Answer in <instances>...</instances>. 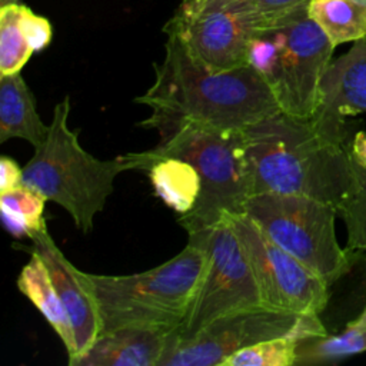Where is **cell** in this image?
I'll return each mask as SVG.
<instances>
[{
  "label": "cell",
  "instance_id": "obj_1",
  "mask_svg": "<svg viewBox=\"0 0 366 366\" xmlns=\"http://www.w3.org/2000/svg\"><path fill=\"white\" fill-rule=\"evenodd\" d=\"M136 102L152 109L140 126L157 130L160 142L186 126L246 129L280 112L269 86L252 66L210 71L174 34H167L154 83Z\"/></svg>",
  "mask_w": 366,
  "mask_h": 366
},
{
  "label": "cell",
  "instance_id": "obj_2",
  "mask_svg": "<svg viewBox=\"0 0 366 366\" xmlns=\"http://www.w3.org/2000/svg\"><path fill=\"white\" fill-rule=\"evenodd\" d=\"M252 196L312 197L335 207L349 182V150L322 134L310 119L277 112L244 129Z\"/></svg>",
  "mask_w": 366,
  "mask_h": 366
},
{
  "label": "cell",
  "instance_id": "obj_3",
  "mask_svg": "<svg viewBox=\"0 0 366 366\" xmlns=\"http://www.w3.org/2000/svg\"><path fill=\"white\" fill-rule=\"evenodd\" d=\"M130 170H144L157 157H180L190 162L200 176V196L179 223L187 234L206 230L227 214L244 213L252 196L244 153V129L186 126L156 147L122 154Z\"/></svg>",
  "mask_w": 366,
  "mask_h": 366
},
{
  "label": "cell",
  "instance_id": "obj_4",
  "mask_svg": "<svg viewBox=\"0 0 366 366\" xmlns=\"http://www.w3.org/2000/svg\"><path fill=\"white\" fill-rule=\"evenodd\" d=\"M206 262L194 240L170 260L134 274H92L102 322L100 333L120 327L176 332L192 305Z\"/></svg>",
  "mask_w": 366,
  "mask_h": 366
},
{
  "label": "cell",
  "instance_id": "obj_5",
  "mask_svg": "<svg viewBox=\"0 0 366 366\" xmlns=\"http://www.w3.org/2000/svg\"><path fill=\"white\" fill-rule=\"evenodd\" d=\"M69 113L70 97L66 96L53 109L46 140L23 167V184L60 204L76 227L89 233L114 190L116 176L130 166L123 156L100 160L87 153L79 143V130L69 127Z\"/></svg>",
  "mask_w": 366,
  "mask_h": 366
},
{
  "label": "cell",
  "instance_id": "obj_6",
  "mask_svg": "<svg viewBox=\"0 0 366 366\" xmlns=\"http://www.w3.org/2000/svg\"><path fill=\"white\" fill-rule=\"evenodd\" d=\"M335 46L309 17L307 6L277 16L250 41L247 64L269 86L280 112L312 119Z\"/></svg>",
  "mask_w": 366,
  "mask_h": 366
},
{
  "label": "cell",
  "instance_id": "obj_7",
  "mask_svg": "<svg viewBox=\"0 0 366 366\" xmlns=\"http://www.w3.org/2000/svg\"><path fill=\"white\" fill-rule=\"evenodd\" d=\"M244 213L329 286L346 274L356 260V252L343 249L337 242V209L330 203L306 196L263 193L249 197Z\"/></svg>",
  "mask_w": 366,
  "mask_h": 366
},
{
  "label": "cell",
  "instance_id": "obj_8",
  "mask_svg": "<svg viewBox=\"0 0 366 366\" xmlns=\"http://www.w3.org/2000/svg\"><path fill=\"white\" fill-rule=\"evenodd\" d=\"M202 244L206 262L200 283L177 336H190L209 323L237 312L264 307L246 253L227 219L217 224L189 233Z\"/></svg>",
  "mask_w": 366,
  "mask_h": 366
},
{
  "label": "cell",
  "instance_id": "obj_9",
  "mask_svg": "<svg viewBox=\"0 0 366 366\" xmlns=\"http://www.w3.org/2000/svg\"><path fill=\"white\" fill-rule=\"evenodd\" d=\"M286 335L307 339L327 332L317 315L249 309L216 319L190 336L170 333L159 366H222L224 359L243 347Z\"/></svg>",
  "mask_w": 366,
  "mask_h": 366
},
{
  "label": "cell",
  "instance_id": "obj_10",
  "mask_svg": "<svg viewBox=\"0 0 366 366\" xmlns=\"http://www.w3.org/2000/svg\"><path fill=\"white\" fill-rule=\"evenodd\" d=\"M246 253L264 307L297 315H320L329 285L274 243L246 213L227 214Z\"/></svg>",
  "mask_w": 366,
  "mask_h": 366
},
{
  "label": "cell",
  "instance_id": "obj_11",
  "mask_svg": "<svg viewBox=\"0 0 366 366\" xmlns=\"http://www.w3.org/2000/svg\"><path fill=\"white\" fill-rule=\"evenodd\" d=\"M274 19L252 0H207L186 19L170 17L164 33L177 36L207 70L224 71L247 66L250 41Z\"/></svg>",
  "mask_w": 366,
  "mask_h": 366
},
{
  "label": "cell",
  "instance_id": "obj_12",
  "mask_svg": "<svg viewBox=\"0 0 366 366\" xmlns=\"http://www.w3.org/2000/svg\"><path fill=\"white\" fill-rule=\"evenodd\" d=\"M33 250L43 259L73 329L74 350L69 365L80 357L102 330L97 300L87 273L79 270L51 239L47 226L31 237Z\"/></svg>",
  "mask_w": 366,
  "mask_h": 366
},
{
  "label": "cell",
  "instance_id": "obj_13",
  "mask_svg": "<svg viewBox=\"0 0 366 366\" xmlns=\"http://www.w3.org/2000/svg\"><path fill=\"white\" fill-rule=\"evenodd\" d=\"M359 113H366V37L353 41L349 51L330 61L310 120L322 134L345 143L346 117Z\"/></svg>",
  "mask_w": 366,
  "mask_h": 366
},
{
  "label": "cell",
  "instance_id": "obj_14",
  "mask_svg": "<svg viewBox=\"0 0 366 366\" xmlns=\"http://www.w3.org/2000/svg\"><path fill=\"white\" fill-rule=\"evenodd\" d=\"M169 335L146 327L104 332L70 366H159Z\"/></svg>",
  "mask_w": 366,
  "mask_h": 366
},
{
  "label": "cell",
  "instance_id": "obj_15",
  "mask_svg": "<svg viewBox=\"0 0 366 366\" xmlns=\"http://www.w3.org/2000/svg\"><path fill=\"white\" fill-rule=\"evenodd\" d=\"M36 100L20 71L0 77V143L17 137L39 147L47 137Z\"/></svg>",
  "mask_w": 366,
  "mask_h": 366
},
{
  "label": "cell",
  "instance_id": "obj_16",
  "mask_svg": "<svg viewBox=\"0 0 366 366\" xmlns=\"http://www.w3.org/2000/svg\"><path fill=\"white\" fill-rule=\"evenodd\" d=\"M17 287L46 317L70 356L74 350L71 323L43 259L34 250L17 277Z\"/></svg>",
  "mask_w": 366,
  "mask_h": 366
},
{
  "label": "cell",
  "instance_id": "obj_17",
  "mask_svg": "<svg viewBox=\"0 0 366 366\" xmlns=\"http://www.w3.org/2000/svg\"><path fill=\"white\" fill-rule=\"evenodd\" d=\"M143 172L147 173L156 196L177 213L186 214L197 203L200 176L190 162L173 156L157 157Z\"/></svg>",
  "mask_w": 366,
  "mask_h": 366
},
{
  "label": "cell",
  "instance_id": "obj_18",
  "mask_svg": "<svg viewBox=\"0 0 366 366\" xmlns=\"http://www.w3.org/2000/svg\"><path fill=\"white\" fill-rule=\"evenodd\" d=\"M307 14L335 47L366 37V1L363 0H310Z\"/></svg>",
  "mask_w": 366,
  "mask_h": 366
},
{
  "label": "cell",
  "instance_id": "obj_19",
  "mask_svg": "<svg viewBox=\"0 0 366 366\" xmlns=\"http://www.w3.org/2000/svg\"><path fill=\"white\" fill-rule=\"evenodd\" d=\"M44 203L46 197L26 184L0 193V212L6 230L16 237L31 239L46 226Z\"/></svg>",
  "mask_w": 366,
  "mask_h": 366
},
{
  "label": "cell",
  "instance_id": "obj_20",
  "mask_svg": "<svg viewBox=\"0 0 366 366\" xmlns=\"http://www.w3.org/2000/svg\"><path fill=\"white\" fill-rule=\"evenodd\" d=\"M362 352H366V326L353 320L339 335L303 339L297 349L296 365L336 362Z\"/></svg>",
  "mask_w": 366,
  "mask_h": 366
},
{
  "label": "cell",
  "instance_id": "obj_21",
  "mask_svg": "<svg viewBox=\"0 0 366 366\" xmlns=\"http://www.w3.org/2000/svg\"><path fill=\"white\" fill-rule=\"evenodd\" d=\"M349 169L350 182L336 209L346 227V247L352 252H366V169L353 159L350 152Z\"/></svg>",
  "mask_w": 366,
  "mask_h": 366
},
{
  "label": "cell",
  "instance_id": "obj_22",
  "mask_svg": "<svg viewBox=\"0 0 366 366\" xmlns=\"http://www.w3.org/2000/svg\"><path fill=\"white\" fill-rule=\"evenodd\" d=\"M34 53L20 24V3L0 7V73L20 71Z\"/></svg>",
  "mask_w": 366,
  "mask_h": 366
},
{
  "label": "cell",
  "instance_id": "obj_23",
  "mask_svg": "<svg viewBox=\"0 0 366 366\" xmlns=\"http://www.w3.org/2000/svg\"><path fill=\"white\" fill-rule=\"evenodd\" d=\"M303 339L299 335L266 339L230 355L222 366H292L297 362V349Z\"/></svg>",
  "mask_w": 366,
  "mask_h": 366
},
{
  "label": "cell",
  "instance_id": "obj_24",
  "mask_svg": "<svg viewBox=\"0 0 366 366\" xmlns=\"http://www.w3.org/2000/svg\"><path fill=\"white\" fill-rule=\"evenodd\" d=\"M20 24L34 53L41 51L50 44L53 31L51 24L46 17L33 13L27 6L20 4Z\"/></svg>",
  "mask_w": 366,
  "mask_h": 366
},
{
  "label": "cell",
  "instance_id": "obj_25",
  "mask_svg": "<svg viewBox=\"0 0 366 366\" xmlns=\"http://www.w3.org/2000/svg\"><path fill=\"white\" fill-rule=\"evenodd\" d=\"M23 184V169L9 156L0 157V193Z\"/></svg>",
  "mask_w": 366,
  "mask_h": 366
},
{
  "label": "cell",
  "instance_id": "obj_26",
  "mask_svg": "<svg viewBox=\"0 0 366 366\" xmlns=\"http://www.w3.org/2000/svg\"><path fill=\"white\" fill-rule=\"evenodd\" d=\"M262 11L272 17H277L293 9L307 6L310 0H252Z\"/></svg>",
  "mask_w": 366,
  "mask_h": 366
},
{
  "label": "cell",
  "instance_id": "obj_27",
  "mask_svg": "<svg viewBox=\"0 0 366 366\" xmlns=\"http://www.w3.org/2000/svg\"><path fill=\"white\" fill-rule=\"evenodd\" d=\"M349 152L353 159L366 169V133L357 132L349 146Z\"/></svg>",
  "mask_w": 366,
  "mask_h": 366
},
{
  "label": "cell",
  "instance_id": "obj_28",
  "mask_svg": "<svg viewBox=\"0 0 366 366\" xmlns=\"http://www.w3.org/2000/svg\"><path fill=\"white\" fill-rule=\"evenodd\" d=\"M207 0H182L180 6L177 7V10L174 11V14L172 17L174 19H186L192 14H194Z\"/></svg>",
  "mask_w": 366,
  "mask_h": 366
},
{
  "label": "cell",
  "instance_id": "obj_29",
  "mask_svg": "<svg viewBox=\"0 0 366 366\" xmlns=\"http://www.w3.org/2000/svg\"><path fill=\"white\" fill-rule=\"evenodd\" d=\"M356 322H357L359 325L366 326V305H365V309H363V312L360 313V316L356 319Z\"/></svg>",
  "mask_w": 366,
  "mask_h": 366
},
{
  "label": "cell",
  "instance_id": "obj_30",
  "mask_svg": "<svg viewBox=\"0 0 366 366\" xmlns=\"http://www.w3.org/2000/svg\"><path fill=\"white\" fill-rule=\"evenodd\" d=\"M11 3H19V0H0V7L6 6V4H11Z\"/></svg>",
  "mask_w": 366,
  "mask_h": 366
},
{
  "label": "cell",
  "instance_id": "obj_31",
  "mask_svg": "<svg viewBox=\"0 0 366 366\" xmlns=\"http://www.w3.org/2000/svg\"><path fill=\"white\" fill-rule=\"evenodd\" d=\"M363 1H366V0H363Z\"/></svg>",
  "mask_w": 366,
  "mask_h": 366
}]
</instances>
